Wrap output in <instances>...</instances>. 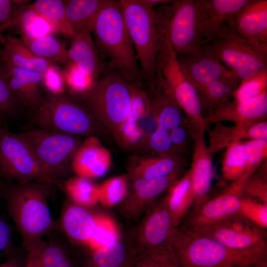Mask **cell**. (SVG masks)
Returning <instances> with one entry per match:
<instances>
[{"mask_svg": "<svg viewBox=\"0 0 267 267\" xmlns=\"http://www.w3.org/2000/svg\"><path fill=\"white\" fill-rule=\"evenodd\" d=\"M128 188L127 176L110 178L97 185L98 203L107 208L121 204L127 196Z\"/></svg>", "mask_w": 267, "mask_h": 267, "instance_id": "obj_41", "label": "cell"}, {"mask_svg": "<svg viewBox=\"0 0 267 267\" xmlns=\"http://www.w3.org/2000/svg\"><path fill=\"white\" fill-rule=\"evenodd\" d=\"M238 214L258 226L267 228V204L242 196Z\"/></svg>", "mask_w": 267, "mask_h": 267, "instance_id": "obj_45", "label": "cell"}, {"mask_svg": "<svg viewBox=\"0 0 267 267\" xmlns=\"http://www.w3.org/2000/svg\"><path fill=\"white\" fill-rule=\"evenodd\" d=\"M139 84L134 86L129 116L117 132L122 140L128 144L135 143L141 138L142 131L139 123L150 110L149 101Z\"/></svg>", "mask_w": 267, "mask_h": 267, "instance_id": "obj_34", "label": "cell"}, {"mask_svg": "<svg viewBox=\"0 0 267 267\" xmlns=\"http://www.w3.org/2000/svg\"><path fill=\"white\" fill-rule=\"evenodd\" d=\"M14 11L13 0H0V44L4 40L3 32L11 27Z\"/></svg>", "mask_w": 267, "mask_h": 267, "instance_id": "obj_50", "label": "cell"}, {"mask_svg": "<svg viewBox=\"0 0 267 267\" xmlns=\"http://www.w3.org/2000/svg\"><path fill=\"white\" fill-rule=\"evenodd\" d=\"M267 92L253 99L236 102L228 99L216 107L204 118L207 127L228 121L234 124L266 121Z\"/></svg>", "mask_w": 267, "mask_h": 267, "instance_id": "obj_19", "label": "cell"}, {"mask_svg": "<svg viewBox=\"0 0 267 267\" xmlns=\"http://www.w3.org/2000/svg\"><path fill=\"white\" fill-rule=\"evenodd\" d=\"M132 261L133 260L130 262L129 264H128L127 265H126L125 266H124V267H135L133 263H132Z\"/></svg>", "mask_w": 267, "mask_h": 267, "instance_id": "obj_56", "label": "cell"}, {"mask_svg": "<svg viewBox=\"0 0 267 267\" xmlns=\"http://www.w3.org/2000/svg\"><path fill=\"white\" fill-rule=\"evenodd\" d=\"M155 77L183 110L193 140L209 128L203 116L197 91L182 70L166 36L157 60Z\"/></svg>", "mask_w": 267, "mask_h": 267, "instance_id": "obj_6", "label": "cell"}, {"mask_svg": "<svg viewBox=\"0 0 267 267\" xmlns=\"http://www.w3.org/2000/svg\"><path fill=\"white\" fill-rule=\"evenodd\" d=\"M12 233V228L9 222L0 214V258L6 257L15 249Z\"/></svg>", "mask_w": 267, "mask_h": 267, "instance_id": "obj_49", "label": "cell"}, {"mask_svg": "<svg viewBox=\"0 0 267 267\" xmlns=\"http://www.w3.org/2000/svg\"><path fill=\"white\" fill-rule=\"evenodd\" d=\"M185 164L182 157L174 155L146 158L129 169L128 178L131 180L163 178L182 172Z\"/></svg>", "mask_w": 267, "mask_h": 267, "instance_id": "obj_28", "label": "cell"}, {"mask_svg": "<svg viewBox=\"0 0 267 267\" xmlns=\"http://www.w3.org/2000/svg\"><path fill=\"white\" fill-rule=\"evenodd\" d=\"M91 33L97 52L109 69L140 83L142 76L120 0H106L93 22Z\"/></svg>", "mask_w": 267, "mask_h": 267, "instance_id": "obj_2", "label": "cell"}, {"mask_svg": "<svg viewBox=\"0 0 267 267\" xmlns=\"http://www.w3.org/2000/svg\"><path fill=\"white\" fill-rule=\"evenodd\" d=\"M241 191L229 185L221 194L193 207L184 228L194 229L214 225L238 214Z\"/></svg>", "mask_w": 267, "mask_h": 267, "instance_id": "obj_16", "label": "cell"}, {"mask_svg": "<svg viewBox=\"0 0 267 267\" xmlns=\"http://www.w3.org/2000/svg\"><path fill=\"white\" fill-rule=\"evenodd\" d=\"M30 4L56 32L73 39L75 35L66 17L65 0H37Z\"/></svg>", "mask_w": 267, "mask_h": 267, "instance_id": "obj_35", "label": "cell"}, {"mask_svg": "<svg viewBox=\"0 0 267 267\" xmlns=\"http://www.w3.org/2000/svg\"><path fill=\"white\" fill-rule=\"evenodd\" d=\"M164 198L173 223L178 227L193 206V196L189 169L170 186Z\"/></svg>", "mask_w": 267, "mask_h": 267, "instance_id": "obj_30", "label": "cell"}, {"mask_svg": "<svg viewBox=\"0 0 267 267\" xmlns=\"http://www.w3.org/2000/svg\"><path fill=\"white\" fill-rule=\"evenodd\" d=\"M23 108L10 87L6 64L0 55V126L18 117Z\"/></svg>", "mask_w": 267, "mask_h": 267, "instance_id": "obj_40", "label": "cell"}, {"mask_svg": "<svg viewBox=\"0 0 267 267\" xmlns=\"http://www.w3.org/2000/svg\"><path fill=\"white\" fill-rule=\"evenodd\" d=\"M267 159H265L245 182L243 197L267 204Z\"/></svg>", "mask_w": 267, "mask_h": 267, "instance_id": "obj_43", "label": "cell"}, {"mask_svg": "<svg viewBox=\"0 0 267 267\" xmlns=\"http://www.w3.org/2000/svg\"><path fill=\"white\" fill-rule=\"evenodd\" d=\"M142 76L150 83L172 12V3L149 8L139 0H119Z\"/></svg>", "mask_w": 267, "mask_h": 267, "instance_id": "obj_3", "label": "cell"}, {"mask_svg": "<svg viewBox=\"0 0 267 267\" xmlns=\"http://www.w3.org/2000/svg\"><path fill=\"white\" fill-rule=\"evenodd\" d=\"M247 267H267V260L259 262Z\"/></svg>", "mask_w": 267, "mask_h": 267, "instance_id": "obj_54", "label": "cell"}, {"mask_svg": "<svg viewBox=\"0 0 267 267\" xmlns=\"http://www.w3.org/2000/svg\"><path fill=\"white\" fill-rule=\"evenodd\" d=\"M5 63L10 87L18 101L23 108L35 109L44 97L43 75Z\"/></svg>", "mask_w": 267, "mask_h": 267, "instance_id": "obj_25", "label": "cell"}, {"mask_svg": "<svg viewBox=\"0 0 267 267\" xmlns=\"http://www.w3.org/2000/svg\"><path fill=\"white\" fill-rule=\"evenodd\" d=\"M266 229L238 214L214 225L190 230L211 237L231 249L267 252Z\"/></svg>", "mask_w": 267, "mask_h": 267, "instance_id": "obj_12", "label": "cell"}, {"mask_svg": "<svg viewBox=\"0 0 267 267\" xmlns=\"http://www.w3.org/2000/svg\"><path fill=\"white\" fill-rule=\"evenodd\" d=\"M111 163L109 151L91 136L82 142L73 158L71 169L77 176L91 179L104 176Z\"/></svg>", "mask_w": 267, "mask_h": 267, "instance_id": "obj_22", "label": "cell"}, {"mask_svg": "<svg viewBox=\"0 0 267 267\" xmlns=\"http://www.w3.org/2000/svg\"><path fill=\"white\" fill-rule=\"evenodd\" d=\"M95 223V214L71 202L62 210L58 225L61 232L69 240L86 246L92 235Z\"/></svg>", "mask_w": 267, "mask_h": 267, "instance_id": "obj_26", "label": "cell"}, {"mask_svg": "<svg viewBox=\"0 0 267 267\" xmlns=\"http://www.w3.org/2000/svg\"><path fill=\"white\" fill-rule=\"evenodd\" d=\"M4 182L2 181L1 178H0V197L2 196V190Z\"/></svg>", "mask_w": 267, "mask_h": 267, "instance_id": "obj_55", "label": "cell"}, {"mask_svg": "<svg viewBox=\"0 0 267 267\" xmlns=\"http://www.w3.org/2000/svg\"><path fill=\"white\" fill-rule=\"evenodd\" d=\"M267 156L266 140H243L230 145L226 148L222 161L224 181L233 183L242 188Z\"/></svg>", "mask_w": 267, "mask_h": 267, "instance_id": "obj_14", "label": "cell"}, {"mask_svg": "<svg viewBox=\"0 0 267 267\" xmlns=\"http://www.w3.org/2000/svg\"><path fill=\"white\" fill-rule=\"evenodd\" d=\"M136 83L119 71L109 70L80 94L82 103L98 123L105 122L117 132L129 116Z\"/></svg>", "mask_w": 267, "mask_h": 267, "instance_id": "obj_5", "label": "cell"}, {"mask_svg": "<svg viewBox=\"0 0 267 267\" xmlns=\"http://www.w3.org/2000/svg\"><path fill=\"white\" fill-rule=\"evenodd\" d=\"M95 217L94 228L86 245L89 252L121 239L118 226L112 218L104 214H95Z\"/></svg>", "mask_w": 267, "mask_h": 267, "instance_id": "obj_39", "label": "cell"}, {"mask_svg": "<svg viewBox=\"0 0 267 267\" xmlns=\"http://www.w3.org/2000/svg\"><path fill=\"white\" fill-rule=\"evenodd\" d=\"M21 39L35 55L40 58L55 63H69L68 49L64 43L52 35L34 39Z\"/></svg>", "mask_w": 267, "mask_h": 267, "instance_id": "obj_37", "label": "cell"}, {"mask_svg": "<svg viewBox=\"0 0 267 267\" xmlns=\"http://www.w3.org/2000/svg\"><path fill=\"white\" fill-rule=\"evenodd\" d=\"M165 36L177 55L201 50L196 0L174 1Z\"/></svg>", "mask_w": 267, "mask_h": 267, "instance_id": "obj_13", "label": "cell"}, {"mask_svg": "<svg viewBox=\"0 0 267 267\" xmlns=\"http://www.w3.org/2000/svg\"><path fill=\"white\" fill-rule=\"evenodd\" d=\"M49 185L32 181L4 183L2 196L10 218L19 231L22 249L28 252L49 236L54 223L47 203Z\"/></svg>", "mask_w": 267, "mask_h": 267, "instance_id": "obj_1", "label": "cell"}, {"mask_svg": "<svg viewBox=\"0 0 267 267\" xmlns=\"http://www.w3.org/2000/svg\"><path fill=\"white\" fill-rule=\"evenodd\" d=\"M106 0H65L66 15L75 35L91 32L93 22Z\"/></svg>", "mask_w": 267, "mask_h": 267, "instance_id": "obj_33", "label": "cell"}, {"mask_svg": "<svg viewBox=\"0 0 267 267\" xmlns=\"http://www.w3.org/2000/svg\"><path fill=\"white\" fill-rule=\"evenodd\" d=\"M27 253L14 249L6 256V260L0 264V267H24L27 259Z\"/></svg>", "mask_w": 267, "mask_h": 267, "instance_id": "obj_51", "label": "cell"}, {"mask_svg": "<svg viewBox=\"0 0 267 267\" xmlns=\"http://www.w3.org/2000/svg\"><path fill=\"white\" fill-rule=\"evenodd\" d=\"M1 44L0 55L7 64L12 66L44 75L49 69L57 66L53 62L35 55L20 38L5 37Z\"/></svg>", "mask_w": 267, "mask_h": 267, "instance_id": "obj_27", "label": "cell"}, {"mask_svg": "<svg viewBox=\"0 0 267 267\" xmlns=\"http://www.w3.org/2000/svg\"><path fill=\"white\" fill-rule=\"evenodd\" d=\"M145 6L153 8L156 6L169 4L173 3L174 0H139Z\"/></svg>", "mask_w": 267, "mask_h": 267, "instance_id": "obj_53", "label": "cell"}, {"mask_svg": "<svg viewBox=\"0 0 267 267\" xmlns=\"http://www.w3.org/2000/svg\"><path fill=\"white\" fill-rule=\"evenodd\" d=\"M172 246L180 267H247L267 260V252L231 249L184 227L178 228Z\"/></svg>", "mask_w": 267, "mask_h": 267, "instance_id": "obj_4", "label": "cell"}, {"mask_svg": "<svg viewBox=\"0 0 267 267\" xmlns=\"http://www.w3.org/2000/svg\"><path fill=\"white\" fill-rule=\"evenodd\" d=\"M225 22L259 51L267 54V0H251Z\"/></svg>", "mask_w": 267, "mask_h": 267, "instance_id": "obj_17", "label": "cell"}, {"mask_svg": "<svg viewBox=\"0 0 267 267\" xmlns=\"http://www.w3.org/2000/svg\"><path fill=\"white\" fill-rule=\"evenodd\" d=\"M208 149L213 156L230 145L247 140H267V121L250 122L232 126L217 123L208 129Z\"/></svg>", "mask_w": 267, "mask_h": 267, "instance_id": "obj_21", "label": "cell"}, {"mask_svg": "<svg viewBox=\"0 0 267 267\" xmlns=\"http://www.w3.org/2000/svg\"><path fill=\"white\" fill-rule=\"evenodd\" d=\"M251 0H196L201 44L212 41L222 25Z\"/></svg>", "mask_w": 267, "mask_h": 267, "instance_id": "obj_18", "label": "cell"}, {"mask_svg": "<svg viewBox=\"0 0 267 267\" xmlns=\"http://www.w3.org/2000/svg\"><path fill=\"white\" fill-rule=\"evenodd\" d=\"M24 267H40L37 257V247L28 252L27 261Z\"/></svg>", "mask_w": 267, "mask_h": 267, "instance_id": "obj_52", "label": "cell"}, {"mask_svg": "<svg viewBox=\"0 0 267 267\" xmlns=\"http://www.w3.org/2000/svg\"><path fill=\"white\" fill-rule=\"evenodd\" d=\"M64 73L65 83L74 92L79 94L89 89L93 84L75 65L71 62Z\"/></svg>", "mask_w": 267, "mask_h": 267, "instance_id": "obj_46", "label": "cell"}, {"mask_svg": "<svg viewBox=\"0 0 267 267\" xmlns=\"http://www.w3.org/2000/svg\"><path fill=\"white\" fill-rule=\"evenodd\" d=\"M169 136L175 155L174 150L181 151L185 149L190 140H192L186 121L181 125L171 130Z\"/></svg>", "mask_w": 267, "mask_h": 267, "instance_id": "obj_48", "label": "cell"}, {"mask_svg": "<svg viewBox=\"0 0 267 267\" xmlns=\"http://www.w3.org/2000/svg\"><path fill=\"white\" fill-rule=\"evenodd\" d=\"M37 257L40 267H80L63 243L53 237L37 246Z\"/></svg>", "mask_w": 267, "mask_h": 267, "instance_id": "obj_36", "label": "cell"}, {"mask_svg": "<svg viewBox=\"0 0 267 267\" xmlns=\"http://www.w3.org/2000/svg\"><path fill=\"white\" fill-rule=\"evenodd\" d=\"M202 48L229 66L240 81L267 67V54L259 51L226 23Z\"/></svg>", "mask_w": 267, "mask_h": 267, "instance_id": "obj_9", "label": "cell"}, {"mask_svg": "<svg viewBox=\"0 0 267 267\" xmlns=\"http://www.w3.org/2000/svg\"><path fill=\"white\" fill-rule=\"evenodd\" d=\"M177 55L182 70L197 91L221 77L234 73L202 47L193 53Z\"/></svg>", "mask_w": 267, "mask_h": 267, "instance_id": "obj_20", "label": "cell"}, {"mask_svg": "<svg viewBox=\"0 0 267 267\" xmlns=\"http://www.w3.org/2000/svg\"><path fill=\"white\" fill-rule=\"evenodd\" d=\"M43 82L44 88L50 94L64 93V74L57 66L49 69L43 75Z\"/></svg>", "mask_w": 267, "mask_h": 267, "instance_id": "obj_47", "label": "cell"}, {"mask_svg": "<svg viewBox=\"0 0 267 267\" xmlns=\"http://www.w3.org/2000/svg\"><path fill=\"white\" fill-rule=\"evenodd\" d=\"M33 110L36 128L73 135L94 136L98 123L82 104L64 93L48 94Z\"/></svg>", "mask_w": 267, "mask_h": 267, "instance_id": "obj_7", "label": "cell"}, {"mask_svg": "<svg viewBox=\"0 0 267 267\" xmlns=\"http://www.w3.org/2000/svg\"><path fill=\"white\" fill-rule=\"evenodd\" d=\"M0 178L18 183L39 181L55 185L20 134L10 132L1 126Z\"/></svg>", "mask_w": 267, "mask_h": 267, "instance_id": "obj_10", "label": "cell"}, {"mask_svg": "<svg viewBox=\"0 0 267 267\" xmlns=\"http://www.w3.org/2000/svg\"><path fill=\"white\" fill-rule=\"evenodd\" d=\"M14 2L11 27H14L21 39H34L55 32L54 28L41 16L31 4Z\"/></svg>", "mask_w": 267, "mask_h": 267, "instance_id": "obj_29", "label": "cell"}, {"mask_svg": "<svg viewBox=\"0 0 267 267\" xmlns=\"http://www.w3.org/2000/svg\"><path fill=\"white\" fill-rule=\"evenodd\" d=\"M182 172L155 179L131 180L130 189L120 204L121 214L129 220L140 219L158 197L183 175Z\"/></svg>", "mask_w": 267, "mask_h": 267, "instance_id": "obj_15", "label": "cell"}, {"mask_svg": "<svg viewBox=\"0 0 267 267\" xmlns=\"http://www.w3.org/2000/svg\"><path fill=\"white\" fill-rule=\"evenodd\" d=\"M69 62L75 65L94 85L100 77L109 70L96 48L91 32L76 34L68 49Z\"/></svg>", "mask_w": 267, "mask_h": 267, "instance_id": "obj_23", "label": "cell"}, {"mask_svg": "<svg viewBox=\"0 0 267 267\" xmlns=\"http://www.w3.org/2000/svg\"><path fill=\"white\" fill-rule=\"evenodd\" d=\"M212 159L204 134L198 136L194 140L192 160L189 169L193 196L192 208L209 199L214 175Z\"/></svg>", "mask_w": 267, "mask_h": 267, "instance_id": "obj_24", "label": "cell"}, {"mask_svg": "<svg viewBox=\"0 0 267 267\" xmlns=\"http://www.w3.org/2000/svg\"><path fill=\"white\" fill-rule=\"evenodd\" d=\"M20 134L55 185H62L82 142L75 135L36 128Z\"/></svg>", "mask_w": 267, "mask_h": 267, "instance_id": "obj_8", "label": "cell"}, {"mask_svg": "<svg viewBox=\"0 0 267 267\" xmlns=\"http://www.w3.org/2000/svg\"><path fill=\"white\" fill-rule=\"evenodd\" d=\"M239 81L233 73L218 79L197 91L204 118L218 106L230 99Z\"/></svg>", "mask_w": 267, "mask_h": 267, "instance_id": "obj_31", "label": "cell"}, {"mask_svg": "<svg viewBox=\"0 0 267 267\" xmlns=\"http://www.w3.org/2000/svg\"><path fill=\"white\" fill-rule=\"evenodd\" d=\"M267 92V67L242 80L232 93L233 101L244 102Z\"/></svg>", "mask_w": 267, "mask_h": 267, "instance_id": "obj_42", "label": "cell"}, {"mask_svg": "<svg viewBox=\"0 0 267 267\" xmlns=\"http://www.w3.org/2000/svg\"><path fill=\"white\" fill-rule=\"evenodd\" d=\"M178 228L164 197L158 199L141 217L131 233L128 244L135 255L170 247Z\"/></svg>", "mask_w": 267, "mask_h": 267, "instance_id": "obj_11", "label": "cell"}, {"mask_svg": "<svg viewBox=\"0 0 267 267\" xmlns=\"http://www.w3.org/2000/svg\"><path fill=\"white\" fill-rule=\"evenodd\" d=\"M66 193L73 203L86 208L98 203L97 185L91 179L77 176L63 182Z\"/></svg>", "mask_w": 267, "mask_h": 267, "instance_id": "obj_38", "label": "cell"}, {"mask_svg": "<svg viewBox=\"0 0 267 267\" xmlns=\"http://www.w3.org/2000/svg\"><path fill=\"white\" fill-rule=\"evenodd\" d=\"M135 256L128 244L120 239L89 252L81 267H124Z\"/></svg>", "mask_w": 267, "mask_h": 267, "instance_id": "obj_32", "label": "cell"}, {"mask_svg": "<svg viewBox=\"0 0 267 267\" xmlns=\"http://www.w3.org/2000/svg\"><path fill=\"white\" fill-rule=\"evenodd\" d=\"M132 263L135 267H180L172 246L136 255Z\"/></svg>", "mask_w": 267, "mask_h": 267, "instance_id": "obj_44", "label": "cell"}]
</instances>
